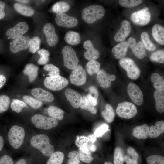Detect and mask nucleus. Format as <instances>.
I'll return each instance as SVG.
<instances>
[{"mask_svg": "<svg viewBox=\"0 0 164 164\" xmlns=\"http://www.w3.org/2000/svg\"><path fill=\"white\" fill-rule=\"evenodd\" d=\"M30 142L32 146L46 156H50L54 153V147L50 144L48 137L45 134H39L33 136Z\"/></svg>", "mask_w": 164, "mask_h": 164, "instance_id": "f257e3e1", "label": "nucleus"}, {"mask_svg": "<svg viewBox=\"0 0 164 164\" xmlns=\"http://www.w3.org/2000/svg\"><path fill=\"white\" fill-rule=\"evenodd\" d=\"M105 10L102 6L93 5L84 8L81 12L83 20L88 24H92L103 18Z\"/></svg>", "mask_w": 164, "mask_h": 164, "instance_id": "f03ea898", "label": "nucleus"}, {"mask_svg": "<svg viewBox=\"0 0 164 164\" xmlns=\"http://www.w3.org/2000/svg\"><path fill=\"white\" fill-rule=\"evenodd\" d=\"M25 136V131L24 128L17 125L12 126L8 134L9 144L13 148L16 149L19 148L22 145Z\"/></svg>", "mask_w": 164, "mask_h": 164, "instance_id": "7ed1b4c3", "label": "nucleus"}, {"mask_svg": "<svg viewBox=\"0 0 164 164\" xmlns=\"http://www.w3.org/2000/svg\"><path fill=\"white\" fill-rule=\"evenodd\" d=\"M31 121L37 128L49 130L56 126L58 122L56 119L40 114H36L31 118Z\"/></svg>", "mask_w": 164, "mask_h": 164, "instance_id": "20e7f679", "label": "nucleus"}, {"mask_svg": "<svg viewBox=\"0 0 164 164\" xmlns=\"http://www.w3.org/2000/svg\"><path fill=\"white\" fill-rule=\"evenodd\" d=\"M119 63L121 67L126 71L127 76L129 78L133 80L138 78L141 71L132 59L124 57L120 59Z\"/></svg>", "mask_w": 164, "mask_h": 164, "instance_id": "39448f33", "label": "nucleus"}, {"mask_svg": "<svg viewBox=\"0 0 164 164\" xmlns=\"http://www.w3.org/2000/svg\"><path fill=\"white\" fill-rule=\"evenodd\" d=\"M116 112L120 117L125 119H130L135 117L137 110L135 105L132 103L125 101L118 104Z\"/></svg>", "mask_w": 164, "mask_h": 164, "instance_id": "423d86ee", "label": "nucleus"}, {"mask_svg": "<svg viewBox=\"0 0 164 164\" xmlns=\"http://www.w3.org/2000/svg\"><path fill=\"white\" fill-rule=\"evenodd\" d=\"M68 83L67 79L59 75L47 77L44 81L45 87L53 91L63 89L68 85Z\"/></svg>", "mask_w": 164, "mask_h": 164, "instance_id": "0eeeda50", "label": "nucleus"}, {"mask_svg": "<svg viewBox=\"0 0 164 164\" xmlns=\"http://www.w3.org/2000/svg\"><path fill=\"white\" fill-rule=\"evenodd\" d=\"M62 53L65 66L68 69H74L79 62L74 50L71 46H66L63 48Z\"/></svg>", "mask_w": 164, "mask_h": 164, "instance_id": "6e6552de", "label": "nucleus"}, {"mask_svg": "<svg viewBox=\"0 0 164 164\" xmlns=\"http://www.w3.org/2000/svg\"><path fill=\"white\" fill-rule=\"evenodd\" d=\"M70 80L74 85L80 86L84 84L87 80L85 70L80 64L73 69L70 76Z\"/></svg>", "mask_w": 164, "mask_h": 164, "instance_id": "1a4fd4ad", "label": "nucleus"}, {"mask_svg": "<svg viewBox=\"0 0 164 164\" xmlns=\"http://www.w3.org/2000/svg\"><path fill=\"white\" fill-rule=\"evenodd\" d=\"M151 18L150 13L147 7L133 12L131 15V19L132 22L139 25L144 26L148 24L150 22Z\"/></svg>", "mask_w": 164, "mask_h": 164, "instance_id": "9d476101", "label": "nucleus"}, {"mask_svg": "<svg viewBox=\"0 0 164 164\" xmlns=\"http://www.w3.org/2000/svg\"><path fill=\"white\" fill-rule=\"evenodd\" d=\"M127 91L128 94L132 101L138 105H140L143 101V93L139 87L133 82L128 85Z\"/></svg>", "mask_w": 164, "mask_h": 164, "instance_id": "9b49d317", "label": "nucleus"}, {"mask_svg": "<svg viewBox=\"0 0 164 164\" xmlns=\"http://www.w3.org/2000/svg\"><path fill=\"white\" fill-rule=\"evenodd\" d=\"M55 22L58 26L67 28H71L77 26L78 23L77 19L64 13H59L55 18Z\"/></svg>", "mask_w": 164, "mask_h": 164, "instance_id": "f8f14e48", "label": "nucleus"}, {"mask_svg": "<svg viewBox=\"0 0 164 164\" xmlns=\"http://www.w3.org/2000/svg\"><path fill=\"white\" fill-rule=\"evenodd\" d=\"M30 39L27 36H22L14 39L10 44V49L13 53H16L27 49L29 46Z\"/></svg>", "mask_w": 164, "mask_h": 164, "instance_id": "ddd939ff", "label": "nucleus"}, {"mask_svg": "<svg viewBox=\"0 0 164 164\" xmlns=\"http://www.w3.org/2000/svg\"><path fill=\"white\" fill-rule=\"evenodd\" d=\"M29 29V26L26 22H20L14 27L9 29L6 32L9 38L14 39L21 37Z\"/></svg>", "mask_w": 164, "mask_h": 164, "instance_id": "4468645a", "label": "nucleus"}, {"mask_svg": "<svg viewBox=\"0 0 164 164\" xmlns=\"http://www.w3.org/2000/svg\"><path fill=\"white\" fill-rule=\"evenodd\" d=\"M128 47H130L135 56L138 58H143L145 55V50L142 41L137 43L135 39L131 37L127 41Z\"/></svg>", "mask_w": 164, "mask_h": 164, "instance_id": "2eb2a0df", "label": "nucleus"}, {"mask_svg": "<svg viewBox=\"0 0 164 164\" xmlns=\"http://www.w3.org/2000/svg\"><path fill=\"white\" fill-rule=\"evenodd\" d=\"M43 31L48 45L50 46L56 45L58 42L59 37L54 26L51 23H46L44 27Z\"/></svg>", "mask_w": 164, "mask_h": 164, "instance_id": "dca6fc26", "label": "nucleus"}, {"mask_svg": "<svg viewBox=\"0 0 164 164\" xmlns=\"http://www.w3.org/2000/svg\"><path fill=\"white\" fill-rule=\"evenodd\" d=\"M115 79V75L108 74L103 69L100 70L97 74V79L98 83L101 87L104 88L109 87L111 85V81Z\"/></svg>", "mask_w": 164, "mask_h": 164, "instance_id": "f3484780", "label": "nucleus"}, {"mask_svg": "<svg viewBox=\"0 0 164 164\" xmlns=\"http://www.w3.org/2000/svg\"><path fill=\"white\" fill-rule=\"evenodd\" d=\"M131 30L130 22L127 20L123 21L121 23L120 29L115 34V40L117 42L123 41L129 35Z\"/></svg>", "mask_w": 164, "mask_h": 164, "instance_id": "a211bd4d", "label": "nucleus"}, {"mask_svg": "<svg viewBox=\"0 0 164 164\" xmlns=\"http://www.w3.org/2000/svg\"><path fill=\"white\" fill-rule=\"evenodd\" d=\"M65 94L72 107L77 108L80 106L82 101V97L79 93L73 89L67 88L65 91Z\"/></svg>", "mask_w": 164, "mask_h": 164, "instance_id": "6ab92c4d", "label": "nucleus"}, {"mask_svg": "<svg viewBox=\"0 0 164 164\" xmlns=\"http://www.w3.org/2000/svg\"><path fill=\"white\" fill-rule=\"evenodd\" d=\"M83 47L86 49V51L84 53L85 58L88 60H93L97 59L100 55L99 51L95 49L90 40H87L84 42Z\"/></svg>", "mask_w": 164, "mask_h": 164, "instance_id": "aec40b11", "label": "nucleus"}, {"mask_svg": "<svg viewBox=\"0 0 164 164\" xmlns=\"http://www.w3.org/2000/svg\"><path fill=\"white\" fill-rule=\"evenodd\" d=\"M31 93L33 96L39 100L51 102L54 99V97L52 93L40 88L33 89Z\"/></svg>", "mask_w": 164, "mask_h": 164, "instance_id": "412c9836", "label": "nucleus"}, {"mask_svg": "<svg viewBox=\"0 0 164 164\" xmlns=\"http://www.w3.org/2000/svg\"><path fill=\"white\" fill-rule=\"evenodd\" d=\"M128 47L127 42L124 41L115 46L112 48V51L115 58L121 59L125 56Z\"/></svg>", "mask_w": 164, "mask_h": 164, "instance_id": "4be33fe9", "label": "nucleus"}, {"mask_svg": "<svg viewBox=\"0 0 164 164\" xmlns=\"http://www.w3.org/2000/svg\"><path fill=\"white\" fill-rule=\"evenodd\" d=\"M149 128L146 124L137 126L134 128L132 135L138 139H145L149 136Z\"/></svg>", "mask_w": 164, "mask_h": 164, "instance_id": "5701e85b", "label": "nucleus"}, {"mask_svg": "<svg viewBox=\"0 0 164 164\" xmlns=\"http://www.w3.org/2000/svg\"><path fill=\"white\" fill-rule=\"evenodd\" d=\"M152 35L155 40L159 44H164V28L161 25L156 24L152 28Z\"/></svg>", "mask_w": 164, "mask_h": 164, "instance_id": "b1692460", "label": "nucleus"}, {"mask_svg": "<svg viewBox=\"0 0 164 164\" xmlns=\"http://www.w3.org/2000/svg\"><path fill=\"white\" fill-rule=\"evenodd\" d=\"M155 100V107L157 111L159 113L164 111V91L156 90L154 93Z\"/></svg>", "mask_w": 164, "mask_h": 164, "instance_id": "393cba45", "label": "nucleus"}, {"mask_svg": "<svg viewBox=\"0 0 164 164\" xmlns=\"http://www.w3.org/2000/svg\"><path fill=\"white\" fill-rule=\"evenodd\" d=\"M164 132V121H159L156 122L155 126L152 125L149 129V136L152 138L158 137Z\"/></svg>", "mask_w": 164, "mask_h": 164, "instance_id": "a878e982", "label": "nucleus"}, {"mask_svg": "<svg viewBox=\"0 0 164 164\" xmlns=\"http://www.w3.org/2000/svg\"><path fill=\"white\" fill-rule=\"evenodd\" d=\"M38 67L32 63L27 64L23 70V73L28 76L29 81H33L36 78L38 74Z\"/></svg>", "mask_w": 164, "mask_h": 164, "instance_id": "bb28decb", "label": "nucleus"}, {"mask_svg": "<svg viewBox=\"0 0 164 164\" xmlns=\"http://www.w3.org/2000/svg\"><path fill=\"white\" fill-rule=\"evenodd\" d=\"M127 152V155L124 156V161L126 164H138L139 155L135 150L132 147H129Z\"/></svg>", "mask_w": 164, "mask_h": 164, "instance_id": "cd10ccee", "label": "nucleus"}, {"mask_svg": "<svg viewBox=\"0 0 164 164\" xmlns=\"http://www.w3.org/2000/svg\"><path fill=\"white\" fill-rule=\"evenodd\" d=\"M64 39L66 42L72 45H78L81 41L80 34L73 31L67 32L65 35Z\"/></svg>", "mask_w": 164, "mask_h": 164, "instance_id": "c85d7f7f", "label": "nucleus"}, {"mask_svg": "<svg viewBox=\"0 0 164 164\" xmlns=\"http://www.w3.org/2000/svg\"><path fill=\"white\" fill-rule=\"evenodd\" d=\"M14 7L17 12L25 16H31L34 13V9L31 7L19 3H15Z\"/></svg>", "mask_w": 164, "mask_h": 164, "instance_id": "c756f323", "label": "nucleus"}, {"mask_svg": "<svg viewBox=\"0 0 164 164\" xmlns=\"http://www.w3.org/2000/svg\"><path fill=\"white\" fill-rule=\"evenodd\" d=\"M48 115L51 117L59 120L63 119L64 111L61 109L55 106H49L47 109Z\"/></svg>", "mask_w": 164, "mask_h": 164, "instance_id": "7c9ffc66", "label": "nucleus"}, {"mask_svg": "<svg viewBox=\"0 0 164 164\" xmlns=\"http://www.w3.org/2000/svg\"><path fill=\"white\" fill-rule=\"evenodd\" d=\"M102 116L108 123H111L114 120L115 113L112 106L109 104L106 105L105 110L101 112Z\"/></svg>", "mask_w": 164, "mask_h": 164, "instance_id": "2f4dec72", "label": "nucleus"}, {"mask_svg": "<svg viewBox=\"0 0 164 164\" xmlns=\"http://www.w3.org/2000/svg\"><path fill=\"white\" fill-rule=\"evenodd\" d=\"M141 38L144 47L148 50L153 51L156 49L155 45L150 40L148 34L147 32H142L141 34Z\"/></svg>", "mask_w": 164, "mask_h": 164, "instance_id": "473e14b6", "label": "nucleus"}, {"mask_svg": "<svg viewBox=\"0 0 164 164\" xmlns=\"http://www.w3.org/2000/svg\"><path fill=\"white\" fill-rule=\"evenodd\" d=\"M70 6L65 1H59L56 3L53 6L52 10L53 12L58 14L64 13L70 9Z\"/></svg>", "mask_w": 164, "mask_h": 164, "instance_id": "72a5a7b5", "label": "nucleus"}, {"mask_svg": "<svg viewBox=\"0 0 164 164\" xmlns=\"http://www.w3.org/2000/svg\"><path fill=\"white\" fill-rule=\"evenodd\" d=\"M100 63L94 60H90L86 65V70L88 74L92 75L97 73L100 70Z\"/></svg>", "mask_w": 164, "mask_h": 164, "instance_id": "f704fd0d", "label": "nucleus"}, {"mask_svg": "<svg viewBox=\"0 0 164 164\" xmlns=\"http://www.w3.org/2000/svg\"><path fill=\"white\" fill-rule=\"evenodd\" d=\"M22 98L24 102L34 109H38L43 105V102L40 100L29 96L24 95Z\"/></svg>", "mask_w": 164, "mask_h": 164, "instance_id": "c9c22d12", "label": "nucleus"}, {"mask_svg": "<svg viewBox=\"0 0 164 164\" xmlns=\"http://www.w3.org/2000/svg\"><path fill=\"white\" fill-rule=\"evenodd\" d=\"M64 154L62 152H54L48 159L47 164H61L64 159Z\"/></svg>", "mask_w": 164, "mask_h": 164, "instance_id": "e433bc0d", "label": "nucleus"}, {"mask_svg": "<svg viewBox=\"0 0 164 164\" xmlns=\"http://www.w3.org/2000/svg\"><path fill=\"white\" fill-rule=\"evenodd\" d=\"M10 107L12 110L19 113L21 111L23 108H28L27 104L24 102L17 99H13L11 104Z\"/></svg>", "mask_w": 164, "mask_h": 164, "instance_id": "4c0bfd02", "label": "nucleus"}, {"mask_svg": "<svg viewBox=\"0 0 164 164\" xmlns=\"http://www.w3.org/2000/svg\"><path fill=\"white\" fill-rule=\"evenodd\" d=\"M80 107L82 109L87 110L92 114H96L97 112L96 109L91 104L87 96L82 97V102Z\"/></svg>", "mask_w": 164, "mask_h": 164, "instance_id": "58836bf2", "label": "nucleus"}, {"mask_svg": "<svg viewBox=\"0 0 164 164\" xmlns=\"http://www.w3.org/2000/svg\"><path fill=\"white\" fill-rule=\"evenodd\" d=\"M10 102V99L7 95L3 94L0 96V113H2L7 110Z\"/></svg>", "mask_w": 164, "mask_h": 164, "instance_id": "ea45409f", "label": "nucleus"}, {"mask_svg": "<svg viewBox=\"0 0 164 164\" xmlns=\"http://www.w3.org/2000/svg\"><path fill=\"white\" fill-rule=\"evenodd\" d=\"M41 39L38 36H34L30 39L29 46V50L32 53H35L39 49Z\"/></svg>", "mask_w": 164, "mask_h": 164, "instance_id": "a19ab883", "label": "nucleus"}, {"mask_svg": "<svg viewBox=\"0 0 164 164\" xmlns=\"http://www.w3.org/2000/svg\"><path fill=\"white\" fill-rule=\"evenodd\" d=\"M38 53L40 56L38 61V63L40 65H45L47 63L49 60L50 53L49 51L45 49H42L39 50Z\"/></svg>", "mask_w": 164, "mask_h": 164, "instance_id": "79ce46f5", "label": "nucleus"}, {"mask_svg": "<svg viewBox=\"0 0 164 164\" xmlns=\"http://www.w3.org/2000/svg\"><path fill=\"white\" fill-rule=\"evenodd\" d=\"M124 156L122 149L119 147H116L114 154V164H123Z\"/></svg>", "mask_w": 164, "mask_h": 164, "instance_id": "37998d69", "label": "nucleus"}, {"mask_svg": "<svg viewBox=\"0 0 164 164\" xmlns=\"http://www.w3.org/2000/svg\"><path fill=\"white\" fill-rule=\"evenodd\" d=\"M150 60L152 61L159 63H164V50H160L153 53L151 55Z\"/></svg>", "mask_w": 164, "mask_h": 164, "instance_id": "c03bdc74", "label": "nucleus"}, {"mask_svg": "<svg viewBox=\"0 0 164 164\" xmlns=\"http://www.w3.org/2000/svg\"><path fill=\"white\" fill-rule=\"evenodd\" d=\"M142 1V0H120L119 1V3L122 7L131 8L138 5Z\"/></svg>", "mask_w": 164, "mask_h": 164, "instance_id": "a18cd8bd", "label": "nucleus"}, {"mask_svg": "<svg viewBox=\"0 0 164 164\" xmlns=\"http://www.w3.org/2000/svg\"><path fill=\"white\" fill-rule=\"evenodd\" d=\"M69 159L67 160V164H79L80 162L79 154L77 151H72L68 154Z\"/></svg>", "mask_w": 164, "mask_h": 164, "instance_id": "49530a36", "label": "nucleus"}, {"mask_svg": "<svg viewBox=\"0 0 164 164\" xmlns=\"http://www.w3.org/2000/svg\"><path fill=\"white\" fill-rule=\"evenodd\" d=\"M146 161L148 164H164V157L158 155L150 156Z\"/></svg>", "mask_w": 164, "mask_h": 164, "instance_id": "de8ad7c7", "label": "nucleus"}, {"mask_svg": "<svg viewBox=\"0 0 164 164\" xmlns=\"http://www.w3.org/2000/svg\"><path fill=\"white\" fill-rule=\"evenodd\" d=\"M44 70L49 71L48 75L53 76L59 75L60 70L56 66L51 64H46L43 67Z\"/></svg>", "mask_w": 164, "mask_h": 164, "instance_id": "09e8293b", "label": "nucleus"}, {"mask_svg": "<svg viewBox=\"0 0 164 164\" xmlns=\"http://www.w3.org/2000/svg\"><path fill=\"white\" fill-rule=\"evenodd\" d=\"M78 152L80 159L83 162L87 163H90L93 161V158L91 155H88L83 152L79 148Z\"/></svg>", "mask_w": 164, "mask_h": 164, "instance_id": "8fccbe9b", "label": "nucleus"}, {"mask_svg": "<svg viewBox=\"0 0 164 164\" xmlns=\"http://www.w3.org/2000/svg\"><path fill=\"white\" fill-rule=\"evenodd\" d=\"M109 126L106 124H103L98 127L94 132L96 137H101L108 130Z\"/></svg>", "mask_w": 164, "mask_h": 164, "instance_id": "3c124183", "label": "nucleus"}, {"mask_svg": "<svg viewBox=\"0 0 164 164\" xmlns=\"http://www.w3.org/2000/svg\"><path fill=\"white\" fill-rule=\"evenodd\" d=\"M89 93L88 94L91 97L97 99L98 96V91L97 88L93 86L89 87Z\"/></svg>", "mask_w": 164, "mask_h": 164, "instance_id": "603ef678", "label": "nucleus"}, {"mask_svg": "<svg viewBox=\"0 0 164 164\" xmlns=\"http://www.w3.org/2000/svg\"><path fill=\"white\" fill-rule=\"evenodd\" d=\"M12 159L8 155H4L0 159V164H13Z\"/></svg>", "mask_w": 164, "mask_h": 164, "instance_id": "864d4df0", "label": "nucleus"}, {"mask_svg": "<svg viewBox=\"0 0 164 164\" xmlns=\"http://www.w3.org/2000/svg\"><path fill=\"white\" fill-rule=\"evenodd\" d=\"M151 80L154 83L164 80V79L161 76L159 73H155L151 75Z\"/></svg>", "mask_w": 164, "mask_h": 164, "instance_id": "5fc2aeb1", "label": "nucleus"}, {"mask_svg": "<svg viewBox=\"0 0 164 164\" xmlns=\"http://www.w3.org/2000/svg\"><path fill=\"white\" fill-rule=\"evenodd\" d=\"M153 86L156 90H164V80L154 83Z\"/></svg>", "mask_w": 164, "mask_h": 164, "instance_id": "6e6d98bb", "label": "nucleus"}, {"mask_svg": "<svg viewBox=\"0 0 164 164\" xmlns=\"http://www.w3.org/2000/svg\"><path fill=\"white\" fill-rule=\"evenodd\" d=\"M5 6V3L3 1H0V20L3 19L5 16L4 11Z\"/></svg>", "mask_w": 164, "mask_h": 164, "instance_id": "4d7b16f0", "label": "nucleus"}, {"mask_svg": "<svg viewBox=\"0 0 164 164\" xmlns=\"http://www.w3.org/2000/svg\"><path fill=\"white\" fill-rule=\"evenodd\" d=\"M83 152L90 155H92L91 152L89 150L86 143H84L79 148Z\"/></svg>", "mask_w": 164, "mask_h": 164, "instance_id": "13d9d810", "label": "nucleus"}, {"mask_svg": "<svg viewBox=\"0 0 164 164\" xmlns=\"http://www.w3.org/2000/svg\"><path fill=\"white\" fill-rule=\"evenodd\" d=\"M7 78L4 74L0 73V89L5 85L6 82Z\"/></svg>", "mask_w": 164, "mask_h": 164, "instance_id": "bf43d9fd", "label": "nucleus"}, {"mask_svg": "<svg viewBox=\"0 0 164 164\" xmlns=\"http://www.w3.org/2000/svg\"><path fill=\"white\" fill-rule=\"evenodd\" d=\"M86 143L88 148L91 152H94L96 151L97 147L96 145L94 144V143L87 141Z\"/></svg>", "mask_w": 164, "mask_h": 164, "instance_id": "052dcab7", "label": "nucleus"}, {"mask_svg": "<svg viewBox=\"0 0 164 164\" xmlns=\"http://www.w3.org/2000/svg\"><path fill=\"white\" fill-rule=\"evenodd\" d=\"M87 139V141L94 143L97 140V137L94 134H91L89 135Z\"/></svg>", "mask_w": 164, "mask_h": 164, "instance_id": "680f3d73", "label": "nucleus"}, {"mask_svg": "<svg viewBox=\"0 0 164 164\" xmlns=\"http://www.w3.org/2000/svg\"><path fill=\"white\" fill-rule=\"evenodd\" d=\"M4 139L3 137L0 136V152L2 150L4 145Z\"/></svg>", "mask_w": 164, "mask_h": 164, "instance_id": "e2e57ef3", "label": "nucleus"}, {"mask_svg": "<svg viewBox=\"0 0 164 164\" xmlns=\"http://www.w3.org/2000/svg\"><path fill=\"white\" fill-rule=\"evenodd\" d=\"M15 164H26V162L24 159L22 158L18 160Z\"/></svg>", "mask_w": 164, "mask_h": 164, "instance_id": "0e129e2a", "label": "nucleus"}, {"mask_svg": "<svg viewBox=\"0 0 164 164\" xmlns=\"http://www.w3.org/2000/svg\"><path fill=\"white\" fill-rule=\"evenodd\" d=\"M16 1H18L19 2H20L22 3H28L29 1V0H16Z\"/></svg>", "mask_w": 164, "mask_h": 164, "instance_id": "69168bd1", "label": "nucleus"}, {"mask_svg": "<svg viewBox=\"0 0 164 164\" xmlns=\"http://www.w3.org/2000/svg\"><path fill=\"white\" fill-rule=\"evenodd\" d=\"M104 164H113L111 162H105Z\"/></svg>", "mask_w": 164, "mask_h": 164, "instance_id": "338daca9", "label": "nucleus"}]
</instances>
